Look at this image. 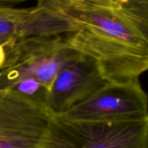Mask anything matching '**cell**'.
I'll use <instances>...</instances> for the list:
<instances>
[{
  "mask_svg": "<svg viewBox=\"0 0 148 148\" xmlns=\"http://www.w3.org/2000/svg\"><path fill=\"white\" fill-rule=\"evenodd\" d=\"M66 44L92 59L107 82L140 79L148 68L147 0H56Z\"/></svg>",
  "mask_w": 148,
  "mask_h": 148,
  "instance_id": "1",
  "label": "cell"
},
{
  "mask_svg": "<svg viewBox=\"0 0 148 148\" xmlns=\"http://www.w3.org/2000/svg\"><path fill=\"white\" fill-rule=\"evenodd\" d=\"M0 69V90L22 81H35L49 92L58 74L83 56L71 49L61 36L17 41L4 48Z\"/></svg>",
  "mask_w": 148,
  "mask_h": 148,
  "instance_id": "2",
  "label": "cell"
},
{
  "mask_svg": "<svg viewBox=\"0 0 148 148\" xmlns=\"http://www.w3.org/2000/svg\"><path fill=\"white\" fill-rule=\"evenodd\" d=\"M59 124L46 105L0 90V148H42Z\"/></svg>",
  "mask_w": 148,
  "mask_h": 148,
  "instance_id": "3",
  "label": "cell"
},
{
  "mask_svg": "<svg viewBox=\"0 0 148 148\" xmlns=\"http://www.w3.org/2000/svg\"><path fill=\"white\" fill-rule=\"evenodd\" d=\"M69 123H117L148 121L147 96L140 79L107 82L93 94L56 116Z\"/></svg>",
  "mask_w": 148,
  "mask_h": 148,
  "instance_id": "4",
  "label": "cell"
},
{
  "mask_svg": "<svg viewBox=\"0 0 148 148\" xmlns=\"http://www.w3.org/2000/svg\"><path fill=\"white\" fill-rule=\"evenodd\" d=\"M106 83L94 61L83 56L58 74L48 92L46 106L54 115L59 116Z\"/></svg>",
  "mask_w": 148,
  "mask_h": 148,
  "instance_id": "5",
  "label": "cell"
},
{
  "mask_svg": "<svg viewBox=\"0 0 148 148\" xmlns=\"http://www.w3.org/2000/svg\"><path fill=\"white\" fill-rule=\"evenodd\" d=\"M67 123L77 136V148H148V121Z\"/></svg>",
  "mask_w": 148,
  "mask_h": 148,
  "instance_id": "6",
  "label": "cell"
},
{
  "mask_svg": "<svg viewBox=\"0 0 148 148\" xmlns=\"http://www.w3.org/2000/svg\"><path fill=\"white\" fill-rule=\"evenodd\" d=\"M29 8H19L13 6L0 14V46H12L15 40Z\"/></svg>",
  "mask_w": 148,
  "mask_h": 148,
  "instance_id": "7",
  "label": "cell"
},
{
  "mask_svg": "<svg viewBox=\"0 0 148 148\" xmlns=\"http://www.w3.org/2000/svg\"><path fill=\"white\" fill-rule=\"evenodd\" d=\"M18 2L14 1H2L0 0V14L4 12L13 6H15Z\"/></svg>",
  "mask_w": 148,
  "mask_h": 148,
  "instance_id": "8",
  "label": "cell"
}]
</instances>
